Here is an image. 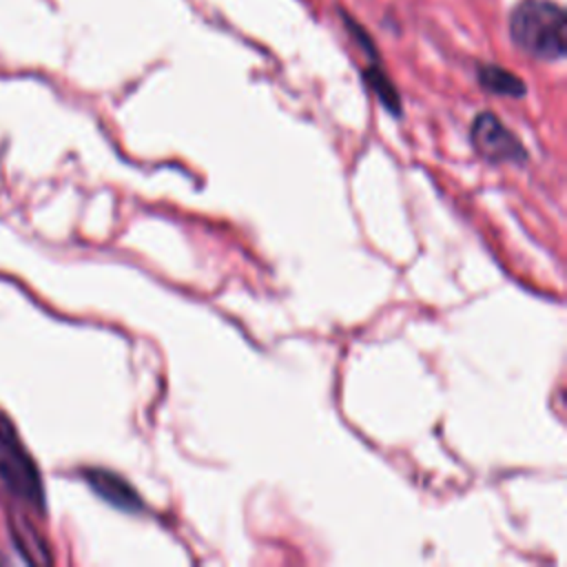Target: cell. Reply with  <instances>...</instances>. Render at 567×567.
Listing matches in <instances>:
<instances>
[{
  "mask_svg": "<svg viewBox=\"0 0 567 567\" xmlns=\"http://www.w3.org/2000/svg\"><path fill=\"white\" fill-rule=\"evenodd\" d=\"M470 142L474 151L492 164H527L529 153L523 142L489 111L474 117L470 126Z\"/></svg>",
  "mask_w": 567,
  "mask_h": 567,
  "instance_id": "3",
  "label": "cell"
},
{
  "mask_svg": "<svg viewBox=\"0 0 567 567\" xmlns=\"http://www.w3.org/2000/svg\"><path fill=\"white\" fill-rule=\"evenodd\" d=\"M363 78L368 82V86L374 91V95L381 100V104L392 113V115H399L401 113V97L394 89V84L390 82V78L374 64H370L365 71H363Z\"/></svg>",
  "mask_w": 567,
  "mask_h": 567,
  "instance_id": "6",
  "label": "cell"
},
{
  "mask_svg": "<svg viewBox=\"0 0 567 567\" xmlns=\"http://www.w3.org/2000/svg\"><path fill=\"white\" fill-rule=\"evenodd\" d=\"M478 82L483 84L485 91L505 95V97H523L527 93V86L518 75L509 73L503 66H494V64L478 66Z\"/></svg>",
  "mask_w": 567,
  "mask_h": 567,
  "instance_id": "5",
  "label": "cell"
},
{
  "mask_svg": "<svg viewBox=\"0 0 567 567\" xmlns=\"http://www.w3.org/2000/svg\"><path fill=\"white\" fill-rule=\"evenodd\" d=\"M0 481L27 505L42 509L44 494L38 467L27 454L16 427L0 412Z\"/></svg>",
  "mask_w": 567,
  "mask_h": 567,
  "instance_id": "2",
  "label": "cell"
},
{
  "mask_svg": "<svg viewBox=\"0 0 567 567\" xmlns=\"http://www.w3.org/2000/svg\"><path fill=\"white\" fill-rule=\"evenodd\" d=\"M565 13L549 0L520 2L509 20L512 40L538 60H560L565 55Z\"/></svg>",
  "mask_w": 567,
  "mask_h": 567,
  "instance_id": "1",
  "label": "cell"
},
{
  "mask_svg": "<svg viewBox=\"0 0 567 567\" xmlns=\"http://www.w3.org/2000/svg\"><path fill=\"white\" fill-rule=\"evenodd\" d=\"M84 478L93 487V492L100 498H104L106 503H111L113 507L131 512V514L142 512L144 503H142L137 489L126 478H122L120 474L109 472V470H100V467H91V470L84 472Z\"/></svg>",
  "mask_w": 567,
  "mask_h": 567,
  "instance_id": "4",
  "label": "cell"
}]
</instances>
